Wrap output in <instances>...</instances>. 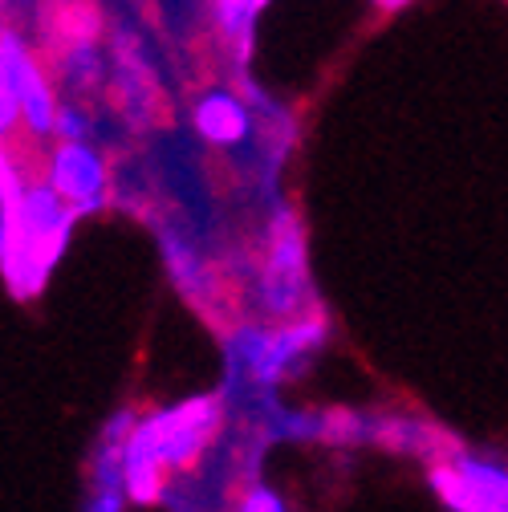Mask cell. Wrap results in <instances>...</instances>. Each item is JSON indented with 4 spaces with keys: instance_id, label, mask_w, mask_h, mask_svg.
I'll use <instances>...</instances> for the list:
<instances>
[{
    "instance_id": "7c38bea8",
    "label": "cell",
    "mask_w": 508,
    "mask_h": 512,
    "mask_svg": "<svg viewBox=\"0 0 508 512\" xmlns=\"http://www.w3.org/2000/svg\"><path fill=\"white\" fill-rule=\"evenodd\" d=\"M244 508H273V512H277V508H281V500H277V496H269V492H252V496L244 500Z\"/></svg>"
},
{
    "instance_id": "4fadbf2b",
    "label": "cell",
    "mask_w": 508,
    "mask_h": 512,
    "mask_svg": "<svg viewBox=\"0 0 508 512\" xmlns=\"http://www.w3.org/2000/svg\"><path fill=\"white\" fill-rule=\"evenodd\" d=\"M383 5H403V0H383Z\"/></svg>"
},
{
    "instance_id": "8992f818",
    "label": "cell",
    "mask_w": 508,
    "mask_h": 512,
    "mask_svg": "<svg viewBox=\"0 0 508 512\" xmlns=\"http://www.w3.org/2000/svg\"><path fill=\"white\" fill-rule=\"evenodd\" d=\"M0 70L9 78V90L17 98V114L29 122L33 135L53 131V90L49 78L41 74V66L33 61V53L13 37V33H0Z\"/></svg>"
},
{
    "instance_id": "7a4b0ae2",
    "label": "cell",
    "mask_w": 508,
    "mask_h": 512,
    "mask_svg": "<svg viewBox=\"0 0 508 512\" xmlns=\"http://www.w3.org/2000/svg\"><path fill=\"white\" fill-rule=\"evenodd\" d=\"M74 212L70 204L45 187H13L9 179V196H5V228H0V261H5L9 281L21 293L41 289L45 273L66 248Z\"/></svg>"
},
{
    "instance_id": "6da1fadb",
    "label": "cell",
    "mask_w": 508,
    "mask_h": 512,
    "mask_svg": "<svg viewBox=\"0 0 508 512\" xmlns=\"http://www.w3.org/2000/svg\"><path fill=\"white\" fill-rule=\"evenodd\" d=\"M220 427V411L212 399H192L179 403L151 423L131 427L122 439V488L131 500L151 504L163 496V476L192 468L204 447L212 443Z\"/></svg>"
},
{
    "instance_id": "3957f363",
    "label": "cell",
    "mask_w": 508,
    "mask_h": 512,
    "mask_svg": "<svg viewBox=\"0 0 508 512\" xmlns=\"http://www.w3.org/2000/svg\"><path fill=\"white\" fill-rule=\"evenodd\" d=\"M322 338V322H297V326H285V330H240L236 342H232V354L236 362L248 366V374L257 382H273L289 370L293 358H301L309 346H317Z\"/></svg>"
},
{
    "instance_id": "ba28073f",
    "label": "cell",
    "mask_w": 508,
    "mask_h": 512,
    "mask_svg": "<svg viewBox=\"0 0 508 512\" xmlns=\"http://www.w3.org/2000/svg\"><path fill=\"white\" fill-rule=\"evenodd\" d=\"M102 17L90 0H57L53 13H45V33L57 49H70V45H90L98 41Z\"/></svg>"
},
{
    "instance_id": "5b68a950",
    "label": "cell",
    "mask_w": 508,
    "mask_h": 512,
    "mask_svg": "<svg viewBox=\"0 0 508 512\" xmlns=\"http://www.w3.org/2000/svg\"><path fill=\"white\" fill-rule=\"evenodd\" d=\"M49 187L70 204L74 216L102 208L106 204V163H102V155L90 151L78 139H66L53 155Z\"/></svg>"
},
{
    "instance_id": "30bf717a",
    "label": "cell",
    "mask_w": 508,
    "mask_h": 512,
    "mask_svg": "<svg viewBox=\"0 0 508 512\" xmlns=\"http://www.w3.org/2000/svg\"><path fill=\"white\" fill-rule=\"evenodd\" d=\"M265 0H216V21H220V33L228 41H236L240 57L248 53V37H252V21H257Z\"/></svg>"
},
{
    "instance_id": "9c48e42d",
    "label": "cell",
    "mask_w": 508,
    "mask_h": 512,
    "mask_svg": "<svg viewBox=\"0 0 508 512\" xmlns=\"http://www.w3.org/2000/svg\"><path fill=\"white\" fill-rule=\"evenodd\" d=\"M196 126H200V135H204L208 143L228 147V143H240V139H244V131H248V110H244L232 94H208V98H200V106H196Z\"/></svg>"
},
{
    "instance_id": "277c9868",
    "label": "cell",
    "mask_w": 508,
    "mask_h": 512,
    "mask_svg": "<svg viewBox=\"0 0 508 512\" xmlns=\"http://www.w3.org/2000/svg\"><path fill=\"white\" fill-rule=\"evenodd\" d=\"M261 293H265V305L281 317L297 313V305L305 301L309 293V281H305V244H301V228L297 220H281L277 232H273V244H269V265H265V277H261Z\"/></svg>"
},
{
    "instance_id": "8fae6325",
    "label": "cell",
    "mask_w": 508,
    "mask_h": 512,
    "mask_svg": "<svg viewBox=\"0 0 508 512\" xmlns=\"http://www.w3.org/2000/svg\"><path fill=\"white\" fill-rule=\"evenodd\" d=\"M53 131L61 139H82L86 135V118L78 114V106H61V110H53Z\"/></svg>"
},
{
    "instance_id": "52a82bcc",
    "label": "cell",
    "mask_w": 508,
    "mask_h": 512,
    "mask_svg": "<svg viewBox=\"0 0 508 512\" xmlns=\"http://www.w3.org/2000/svg\"><path fill=\"white\" fill-rule=\"evenodd\" d=\"M114 98L118 110L131 118L135 126L155 122L159 118V86L151 78V70L139 57H126V49H118V78H114Z\"/></svg>"
}]
</instances>
